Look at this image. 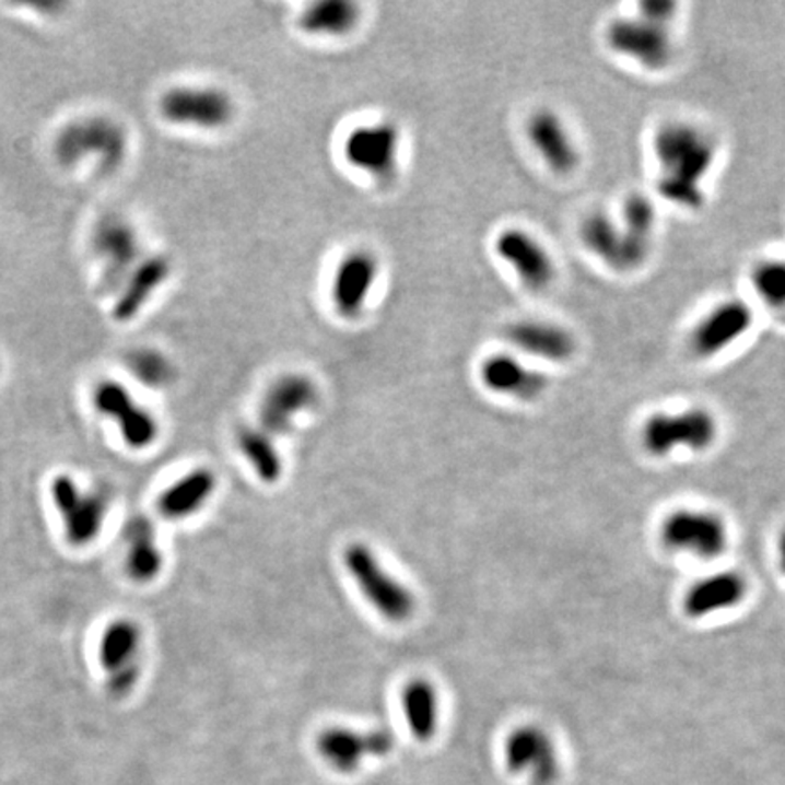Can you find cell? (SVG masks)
Wrapping results in <instances>:
<instances>
[{
	"label": "cell",
	"mask_w": 785,
	"mask_h": 785,
	"mask_svg": "<svg viewBox=\"0 0 785 785\" xmlns=\"http://www.w3.org/2000/svg\"><path fill=\"white\" fill-rule=\"evenodd\" d=\"M653 197L686 213L707 204V188L720 161V137L691 117H669L655 126L649 139Z\"/></svg>",
	"instance_id": "6da1fadb"
},
{
	"label": "cell",
	"mask_w": 785,
	"mask_h": 785,
	"mask_svg": "<svg viewBox=\"0 0 785 785\" xmlns=\"http://www.w3.org/2000/svg\"><path fill=\"white\" fill-rule=\"evenodd\" d=\"M602 43L614 59L624 60L647 75L667 73L677 62L675 26L653 21L635 8L606 22Z\"/></svg>",
	"instance_id": "7a4b0ae2"
},
{
	"label": "cell",
	"mask_w": 785,
	"mask_h": 785,
	"mask_svg": "<svg viewBox=\"0 0 785 785\" xmlns=\"http://www.w3.org/2000/svg\"><path fill=\"white\" fill-rule=\"evenodd\" d=\"M757 324L753 302L742 296H726L694 318L686 333V348L696 361H715L742 344Z\"/></svg>",
	"instance_id": "3957f363"
},
{
	"label": "cell",
	"mask_w": 785,
	"mask_h": 785,
	"mask_svg": "<svg viewBox=\"0 0 785 785\" xmlns=\"http://www.w3.org/2000/svg\"><path fill=\"white\" fill-rule=\"evenodd\" d=\"M493 251L512 271L520 288L531 295L549 293L559 280V260L553 249L527 227H504L495 237Z\"/></svg>",
	"instance_id": "277c9868"
},
{
	"label": "cell",
	"mask_w": 785,
	"mask_h": 785,
	"mask_svg": "<svg viewBox=\"0 0 785 785\" xmlns=\"http://www.w3.org/2000/svg\"><path fill=\"white\" fill-rule=\"evenodd\" d=\"M524 137L538 164L553 177L570 178L578 173L582 145L575 131L559 109L538 106L524 122Z\"/></svg>",
	"instance_id": "5b68a950"
},
{
	"label": "cell",
	"mask_w": 785,
	"mask_h": 785,
	"mask_svg": "<svg viewBox=\"0 0 785 785\" xmlns=\"http://www.w3.org/2000/svg\"><path fill=\"white\" fill-rule=\"evenodd\" d=\"M342 560L345 571L378 614L398 624L413 617L417 608L413 593L384 570L372 549L364 543H351L345 548Z\"/></svg>",
	"instance_id": "8992f818"
},
{
	"label": "cell",
	"mask_w": 785,
	"mask_h": 785,
	"mask_svg": "<svg viewBox=\"0 0 785 785\" xmlns=\"http://www.w3.org/2000/svg\"><path fill=\"white\" fill-rule=\"evenodd\" d=\"M718 436L715 414L705 408H688L677 413L658 411L642 425V446L649 455L664 458L678 447L704 452Z\"/></svg>",
	"instance_id": "52a82bcc"
},
{
	"label": "cell",
	"mask_w": 785,
	"mask_h": 785,
	"mask_svg": "<svg viewBox=\"0 0 785 785\" xmlns=\"http://www.w3.org/2000/svg\"><path fill=\"white\" fill-rule=\"evenodd\" d=\"M49 499L70 546L84 548L97 540L108 515V501L101 493L84 490L75 477L60 473L49 484Z\"/></svg>",
	"instance_id": "ba28073f"
},
{
	"label": "cell",
	"mask_w": 785,
	"mask_h": 785,
	"mask_svg": "<svg viewBox=\"0 0 785 785\" xmlns=\"http://www.w3.org/2000/svg\"><path fill=\"white\" fill-rule=\"evenodd\" d=\"M504 339L524 361L562 366L578 355V339L567 324L549 317H523L504 328Z\"/></svg>",
	"instance_id": "9c48e42d"
},
{
	"label": "cell",
	"mask_w": 785,
	"mask_h": 785,
	"mask_svg": "<svg viewBox=\"0 0 785 785\" xmlns=\"http://www.w3.org/2000/svg\"><path fill=\"white\" fill-rule=\"evenodd\" d=\"M660 540L672 553L715 560L727 548V526L716 513L678 509L661 523Z\"/></svg>",
	"instance_id": "30bf717a"
},
{
	"label": "cell",
	"mask_w": 785,
	"mask_h": 785,
	"mask_svg": "<svg viewBox=\"0 0 785 785\" xmlns=\"http://www.w3.org/2000/svg\"><path fill=\"white\" fill-rule=\"evenodd\" d=\"M161 114L172 125L221 130L235 119V103L219 87H173L162 95Z\"/></svg>",
	"instance_id": "8fae6325"
},
{
	"label": "cell",
	"mask_w": 785,
	"mask_h": 785,
	"mask_svg": "<svg viewBox=\"0 0 785 785\" xmlns=\"http://www.w3.org/2000/svg\"><path fill=\"white\" fill-rule=\"evenodd\" d=\"M140 647L142 631L133 620H114L101 635L98 664L106 675V688L117 699L130 694L139 682Z\"/></svg>",
	"instance_id": "7c38bea8"
},
{
	"label": "cell",
	"mask_w": 785,
	"mask_h": 785,
	"mask_svg": "<svg viewBox=\"0 0 785 785\" xmlns=\"http://www.w3.org/2000/svg\"><path fill=\"white\" fill-rule=\"evenodd\" d=\"M576 238L581 248L611 273H638L624 227L620 226L614 210L593 208L586 211L576 226Z\"/></svg>",
	"instance_id": "4fadbf2b"
},
{
	"label": "cell",
	"mask_w": 785,
	"mask_h": 785,
	"mask_svg": "<svg viewBox=\"0 0 785 785\" xmlns=\"http://www.w3.org/2000/svg\"><path fill=\"white\" fill-rule=\"evenodd\" d=\"M315 748L331 770L350 775L367 759H384L395 749V737L386 729L361 733L350 727H328L318 733Z\"/></svg>",
	"instance_id": "5bb4252c"
},
{
	"label": "cell",
	"mask_w": 785,
	"mask_h": 785,
	"mask_svg": "<svg viewBox=\"0 0 785 785\" xmlns=\"http://www.w3.org/2000/svg\"><path fill=\"white\" fill-rule=\"evenodd\" d=\"M93 406L106 419L114 420L122 441L131 449H145L156 441L159 424L155 417L137 402L122 384L114 380L98 384L93 392Z\"/></svg>",
	"instance_id": "9a60e30c"
},
{
	"label": "cell",
	"mask_w": 785,
	"mask_h": 785,
	"mask_svg": "<svg viewBox=\"0 0 785 785\" xmlns=\"http://www.w3.org/2000/svg\"><path fill=\"white\" fill-rule=\"evenodd\" d=\"M480 380L485 389L518 402H537L549 389V375L513 351H499L480 364Z\"/></svg>",
	"instance_id": "2e32d148"
},
{
	"label": "cell",
	"mask_w": 785,
	"mask_h": 785,
	"mask_svg": "<svg viewBox=\"0 0 785 785\" xmlns=\"http://www.w3.org/2000/svg\"><path fill=\"white\" fill-rule=\"evenodd\" d=\"M342 151L351 166L377 180H389L397 173L400 131L391 122L359 126L345 137Z\"/></svg>",
	"instance_id": "e0dca14e"
},
{
	"label": "cell",
	"mask_w": 785,
	"mask_h": 785,
	"mask_svg": "<svg viewBox=\"0 0 785 785\" xmlns=\"http://www.w3.org/2000/svg\"><path fill=\"white\" fill-rule=\"evenodd\" d=\"M317 386L312 378L291 373L277 378L260 402L259 419L263 433L284 435L291 430L296 414L317 403Z\"/></svg>",
	"instance_id": "ac0fdd59"
},
{
	"label": "cell",
	"mask_w": 785,
	"mask_h": 785,
	"mask_svg": "<svg viewBox=\"0 0 785 785\" xmlns=\"http://www.w3.org/2000/svg\"><path fill=\"white\" fill-rule=\"evenodd\" d=\"M380 263L367 249H355L345 255L335 271L331 298L340 317L356 318L364 312L367 298L377 284Z\"/></svg>",
	"instance_id": "d6986e66"
},
{
	"label": "cell",
	"mask_w": 785,
	"mask_h": 785,
	"mask_svg": "<svg viewBox=\"0 0 785 785\" xmlns=\"http://www.w3.org/2000/svg\"><path fill=\"white\" fill-rule=\"evenodd\" d=\"M504 759L513 773H526L537 784H549L559 773V757L548 733L523 726L507 737Z\"/></svg>",
	"instance_id": "ffe728a7"
},
{
	"label": "cell",
	"mask_w": 785,
	"mask_h": 785,
	"mask_svg": "<svg viewBox=\"0 0 785 785\" xmlns=\"http://www.w3.org/2000/svg\"><path fill=\"white\" fill-rule=\"evenodd\" d=\"M620 226L624 227L631 254L638 271L646 268L655 254L660 213L655 197L644 191H628L614 210Z\"/></svg>",
	"instance_id": "44dd1931"
},
{
	"label": "cell",
	"mask_w": 785,
	"mask_h": 785,
	"mask_svg": "<svg viewBox=\"0 0 785 785\" xmlns=\"http://www.w3.org/2000/svg\"><path fill=\"white\" fill-rule=\"evenodd\" d=\"M748 595V582L737 571H718L702 576L683 597V613L689 619H707L727 609L737 608Z\"/></svg>",
	"instance_id": "7402d4cb"
},
{
	"label": "cell",
	"mask_w": 785,
	"mask_h": 785,
	"mask_svg": "<svg viewBox=\"0 0 785 785\" xmlns=\"http://www.w3.org/2000/svg\"><path fill=\"white\" fill-rule=\"evenodd\" d=\"M101 259L106 262V277L112 284H120L128 271H133L140 248L133 227L120 219H108L98 227L95 237Z\"/></svg>",
	"instance_id": "603a6c76"
},
{
	"label": "cell",
	"mask_w": 785,
	"mask_h": 785,
	"mask_svg": "<svg viewBox=\"0 0 785 785\" xmlns=\"http://www.w3.org/2000/svg\"><path fill=\"white\" fill-rule=\"evenodd\" d=\"M172 273V263L166 257H150L140 262L128 274V284L120 293L119 301L115 304L114 317L119 323L133 320L142 307L155 295V291L166 284Z\"/></svg>",
	"instance_id": "cb8c5ba5"
},
{
	"label": "cell",
	"mask_w": 785,
	"mask_h": 785,
	"mask_svg": "<svg viewBox=\"0 0 785 785\" xmlns=\"http://www.w3.org/2000/svg\"><path fill=\"white\" fill-rule=\"evenodd\" d=\"M216 488L213 471L206 468L194 469L183 479L173 482L167 490L162 491L156 502V509L162 517L178 520L191 517L210 501Z\"/></svg>",
	"instance_id": "d4e9b609"
},
{
	"label": "cell",
	"mask_w": 785,
	"mask_h": 785,
	"mask_svg": "<svg viewBox=\"0 0 785 785\" xmlns=\"http://www.w3.org/2000/svg\"><path fill=\"white\" fill-rule=\"evenodd\" d=\"M126 573L137 584H148L161 575L164 556L156 546L150 520L137 518L126 527Z\"/></svg>",
	"instance_id": "484cf974"
},
{
	"label": "cell",
	"mask_w": 785,
	"mask_h": 785,
	"mask_svg": "<svg viewBox=\"0 0 785 785\" xmlns=\"http://www.w3.org/2000/svg\"><path fill=\"white\" fill-rule=\"evenodd\" d=\"M400 702L411 735L420 742L435 737L441 718L435 686L425 678H413L403 686Z\"/></svg>",
	"instance_id": "4316f807"
},
{
	"label": "cell",
	"mask_w": 785,
	"mask_h": 785,
	"mask_svg": "<svg viewBox=\"0 0 785 785\" xmlns=\"http://www.w3.org/2000/svg\"><path fill=\"white\" fill-rule=\"evenodd\" d=\"M748 284L757 306L785 323V257L765 255L754 260L749 268Z\"/></svg>",
	"instance_id": "83f0119b"
},
{
	"label": "cell",
	"mask_w": 785,
	"mask_h": 785,
	"mask_svg": "<svg viewBox=\"0 0 785 785\" xmlns=\"http://www.w3.org/2000/svg\"><path fill=\"white\" fill-rule=\"evenodd\" d=\"M71 144L73 148L65 150L66 156L75 159L81 153H101L104 161L112 166L119 164L126 151L125 134L117 126L106 120H93L90 125L73 128L62 139V145Z\"/></svg>",
	"instance_id": "f1b7e54d"
},
{
	"label": "cell",
	"mask_w": 785,
	"mask_h": 785,
	"mask_svg": "<svg viewBox=\"0 0 785 785\" xmlns=\"http://www.w3.org/2000/svg\"><path fill=\"white\" fill-rule=\"evenodd\" d=\"M361 21V5L350 0H320L307 5L298 19L302 32L323 37H342Z\"/></svg>",
	"instance_id": "f546056e"
},
{
	"label": "cell",
	"mask_w": 785,
	"mask_h": 785,
	"mask_svg": "<svg viewBox=\"0 0 785 785\" xmlns=\"http://www.w3.org/2000/svg\"><path fill=\"white\" fill-rule=\"evenodd\" d=\"M238 447L262 482L266 484L279 482L282 474V458L268 433L254 427H244L238 433Z\"/></svg>",
	"instance_id": "4dcf8cb0"
},
{
	"label": "cell",
	"mask_w": 785,
	"mask_h": 785,
	"mask_svg": "<svg viewBox=\"0 0 785 785\" xmlns=\"http://www.w3.org/2000/svg\"><path fill=\"white\" fill-rule=\"evenodd\" d=\"M131 370L139 377L140 383L150 386H164L173 378V367L164 356L153 351H140L133 356Z\"/></svg>",
	"instance_id": "1f68e13d"
},
{
	"label": "cell",
	"mask_w": 785,
	"mask_h": 785,
	"mask_svg": "<svg viewBox=\"0 0 785 785\" xmlns=\"http://www.w3.org/2000/svg\"><path fill=\"white\" fill-rule=\"evenodd\" d=\"M778 560H781V567L785 573V529L782 531L781 540H778Z\"/></svg>",
	"instance_id": "d6a6232c"
}]
</instances>
